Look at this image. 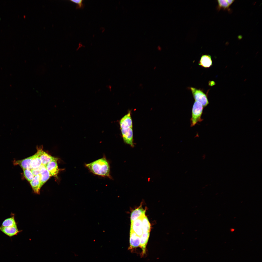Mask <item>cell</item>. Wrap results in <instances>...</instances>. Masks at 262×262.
<instances>
[{"mask_svg":"<svg viewBox=\"0 0 262 262\" xmlns=\"http://www.w3.org/2000/svg\"><path fill=\"white\" fill-rule=\"evenodd\" d=\"M198 64L202 67L209 68L212 65L211 57L209 55H204L201 57Z\"/></svg>","mask_w":262,"mask_h":262,"instance_id":"13","label":"cell"},{"mask_svg":"<svg viewBox=\"0 0 262 262\" xmlns=\"http://www.w3.org/2000/svg\"><path fill=\"white\" fill-rule=\"evenodd\" d=\"M23 170L25 177L26 179L30 182L33 179L34 176L32 173L31 170L26 169Z\"/></svg>","mask_w":262,"mask_h":262,"instance_id":"20","label":"cell"},{"mask_svg":"<svg viewBox=\"0 0 262 262\" xmlns=\"http://www.w3.org/2000/svg\"><path fill=\"white\" fill-rule=\"evenodd\" d=\"M143 217L138 218L131 222V223L130 230H132L140 237L143 233L142 219Z\"/></svg>","mask_w":262,"mask_h":262,"instance_id":"8","label":"cell"},{"mask_svg":"<svg viewBox=\"0 0 262 262\" xmlns=\"http://www.w3.org/2000/svg\"><path fill=\"white\" fill-rule=\"evenodd\" d=\"M142 228L143 233L150 232L151 225L146 215L142 219Z\"/></svg>","mask_w":262,"mask_h":262,"instance_id":"17","label":"cell"},{"mask_svg":"<svg viewBox=\"0 0 262 262\" xmlns=\"http://www.w3.org/2000/svg\"><path fill=\"white\" fill-rule=\"evenodd\" d=\"M215 84L214 82L213 81H210L209 82V85L210 86H213Z\"/></svg>","mask_w":262,"mask_h":262,"instance_id":"23","label":"cell"},{"mask_svg":"<svg viewBox=\"0 0 262 262\" xmlns=\"http://www.w3.org/2000/svg\"><path fill=\"white\" fill-rule=\"evenodd\" d=\"M146 209H144L142 207H139L133 211L130 217L131 222L138 218H142L145 215Z\"/></svg>","mask_w":262,"mask_h":262,"instance_id":"11","label":"cell"},{"mask_svg":"<svg viewBox=\"0 0 262 262\" xmlns=\"http://www.w3.org/2000/svg\"><path fill=\"white\" fill-rule=\"evenodd\" d=\"M189 89L195 101L200 103L204 107H205L208 105L209 102L207 95L202 90L191 87H190Z\"/></svg>","mask_w":262,"mask_h":262,"instance_id":"4","label":"cell"},{"mask_svg":"<svg viewBox=\"0 0 262 262\" xmlns=\"http://www.w3.org/2000/svg\"><path fill=\"white\" fill-rule=\"evenodd\" d=\"M30 185L34 192L39 194L41 187V186L40 175L34 176L33 179L30 182Z\"/></svg>","mask_w":262,"mask_h":262,"instance_id":"12","label":"cell"},{"mask_svg":"<svg viewBox=\"0 0 262 262\" xmlns=\"http://www.w3.org/2000/svg\"><path fill=\"white\" fill-rule=\"evenodd\" d=\"M229 5L230 6L235 1L234 0H227Z\"/></svg>","mask_w":262,"mask_h":262,"instance_id":"24","label":"cell"},{"mask_svg":"<svg viewBox=\"0 0 262 262\" xmlns=\"http://www.w3.org/2000/svg\"><path fill=\"white\" fill-rule=\"evenodd\" d=\"M130 246L129 249H132L139 247L140 242V237L131 230H130Z\"/></svg>","mask_w":262,"mask_h":262,"instance_id":"7","label":"cell"},{"mask_svg":"<svg viewBox=\"0 0 262 262\" xmlns=\"http://www.w3.org/2000/svg\"><path fill=\"white\" fill-rule=\"evenodd\" d=\"M46 167L44 165L41 164L39 167L31 170L34 176L40 175L46 169Z\"/></svg>","mask_w":262,"mask_h":262,"instance_id":"21","label":"cell"},{"mask_svg":"<svg viewBox=\"0 0 262 262\" xmlns=\"http://www.w3.org/2000/svg\"><path fill=\"white\" fill-rule=\"evenodd\" d=\"M34 156V155L24 159L14 161V165H19L23 169H28L31 170V163Z\"/></svg>","mask_w":262,"mask_h":262,"instance_id":"9","label":"cell"},{"mask_svg":"<svg viewBox=\"0 0 262 262\" xmlns=\"http://www.w3.org/2000/svg\"><path fill=\"white\" fill-rule=\"evenodd\" d=\"M71 2H74L77 5V8H82L83 6V4L82 0H71Z\"/></svg>","mask_w":262,"mask_h":262,"instance_id":"22","label":"cell"},{"mask_svg":"<svg viewBox=\"0 0 262 262\" xmlns=\"http://www.w3.org/2000/svg\"><path fill=\"white\" fill-rule=\"evenodd\" d=\"M58 158L55 157L49 163L45 166L46 168L49 172L51 176L57 177L59 172L57 164Z\"/></svg>","mask_w":262,"mask_h":262,"instance_id":"6","label":"cell"},{"mask_svg":"<svg viewBox=\"0 0 262 262\" xmlns=\"http://www.w3.org/2000/svg\"><path fill=\"white\" fill-rule=\"evenodd\" d=\"M0 231L9 237H11L21 231L19 230L17 226L10 227H0Z\"/></svg>","mask_w":262,"mask_h":262,"instance_id":"10","label":"cell"},{"mask_svg":"<svg viewBox=\"0 0 262 262\" xmlns=\"http://www.w3.org/2000/svg\"><path fill=\"white\" fill-rule=\"evenodd\" d=\"M204 107L200 103L195 101L192 110L191 117L190 120L191 127L194 126L202 121L201 116Z\"/></svg>","mask_w":262,"mask_h":262,"instance_id":"3","label":"cell"},{"mask_svg":"<svg viewBox=\"0 0 262 262\" xmlns=\"http://www.w3.org/2000/svg\"><path fill=\"white\" fill-rule=\"evenodd\" d=\"M119 123L124 142L133 147V124L130 111L121 118Z\"/></svg>","mask_w":262,"mask_h":262,"instance_id":"2","label":"cell"},{"mask_svg":"<svg viewBox=\"0 0 262 262\" xmlns=\"http://www.w3.org/2000/svg\"><path fill=\"white\" fill-rule=\"evenodd\" d=\"M40 175L41 186V187L51 176L49 172L46 168Z\"/></svg>","mask_w":262,"mask_h":262,"instance_id":"16","label":"cell"},{"mask_svg":"<svg viewBox=\"0 0 262 262\" xmlns=\"http://www.w3.org/2000/svg\"><path fill=\"white\" fill-rule=\"evenodd\" d=\"M150 232H143L140 237V242L139 247L142 249V256H143L146 253V245L149 236Z\"/></svg>","mask_w":262,"mask_h":262,"instance_id":"14","label":"cell"},{"mask_svg":"<svg viewBox=\"0 0 262 262\" xmlns=\"http://www.w3.org/2000/svg\"><path fill=\"white\" fill-rule=\"evenodd\" d=\"M11 217L5 219L2 222L1 227H10L17 226L14 214H11Z\"/></svg>","mask_w":262,"mask_h":262,"instance_id":"15","label":"cell"},{"mask_svg":"<svg viewBox=\"0 0 262 262\" xmlns=\"http://www.w3.org/2000/svg\"><path fill=\"white\" fill-rule=\"evenodd\" d=\"M42 164L41 160L37 153L34 154V156L30 164L31 170L36 168Z\"/></svg>","mask_w":262,"mask_h":262,"instance_id":"18","label":"cell"},{"mask_svg":"<svg viewBox=\"0 0 262 262\" xmlns=\"http://www.w3.org/2000/svg\"><path fill=\"white\" fill-rule=\"evenodd\" d=\"M218 5L217 10L219 11L221 9L229 11L230 6L227 0H217Z\"/></svg>","mask_w":262,"mask_h":262,"instance_id":"19","label":"cell"},{"mask_svg":"<svg viewBox=\"0 0 262 262\" xmlns=\"http://www.w3.org/2000/svg\"><path fill=\"white\" fill-rule=\"evenodd\" d=\"M42 146L37 147V153L38 156L40 158L42 164L45 166L50 162L55 157L51 156L44 151L42 149Z\"/></svg>","mask_w":262,"mask_h":262,"instance_id":"5","label":"cell"},{"mask_svg":"<svg viewBox=\"0 0 262 262\" xmlns=\"http://www.w3.org/2000/svg\"><path fill=\"white\" fill-rule=\"evenodd\" d=\"M85 166L93 174L103 177L112 179L110 174V168L109 161L105 156L90 163L86 164Z\"/></svg>","mask_w":262,"mask_h":262,"instance_id":"1","label":"cell"}]
</instances>
